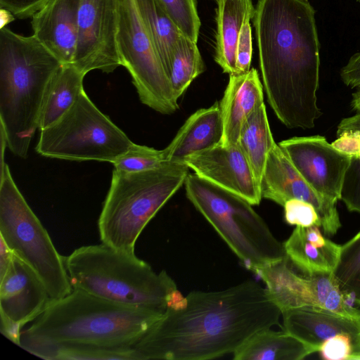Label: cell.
Wrapping results in <instances>:
<instances>
[{"label":"cell","instance_id":"40","mask_svg":"<svg viewBox=\"0 0 360 360\" xmlns=\"http://www.w3.org/2000/svg\"><path fill=\"white\" fill-rule=\"evenodd\" d=\"M0 243V277H1L10 265L14 254L2 238H1Z\"/></svg>","mask_w":360,"mask_h":360},{"label":"cell","instance_id":"18","mask_svg":"<svg viewBox=\"0 0 360 360\" xmlns=\"http://www.w3.org/2000/svg\"><path fill=\"white\" fill-rule=\"evenodd\" d=\"M283 330L319 351L328 339L338 334L351 337L354 350H360V320L347 318L328 310L302 307L282 312Z\"/></svg>","mask_w":360,"mask_h":360},{"label":"cell","instance_id":"5","mask_svg":"<svg viewBox=\"0 0 360 360\" xmlns=\"http://www.w3.org/2000/svg\"><path fill=\"white\" fill-rule=\"evenodd\" d=\"M63 261L72 290L112 302L165 313L181 295L166 271L103 243L79 247Z\"/></svg>","mask_w":360,"mask_h":360},{"label":"cell","instance_id":"20","mask_svg":"<svg viewBox=\"0 0 360 360\" xmlns=\"http://www.w3.org/2000/svg\"><path fill=\"white\" fill-rule=\"evenodd\" d=\"M283 246L289 261L309 276L333 274L341 249L317 226H296Z\"/></svg>","mask_w":360,"mask_h":360},{"label":"cell","instance_id":"10","mask_svg":"<svg viewBox=\"0 0 360 360\" xmlns=\"http://www.w3.org/2000/svg\"><path fill=\"white\" fill-rule=\"evenodd\" d=\"M117 46L121 64L128 70L141 101L171 115L179 109L170 81L139 15L135 0H116Z\"/></svg>","mask_w":360,"mask_h":360},{"label":"cell","instance_id":"17","mask_svg":"<svg viewBox=\"0 0 360 360\" xmlns=\"http://www.w3.org/2000/svg\"><path fill=\"white\" fill-rule=\"evenodd\" d=\"M80 2L81 0H48L32 16L33 35L61 64L72 63Z\"/></svg>","mask_w":360,"mask_h":360},{"label":"cell","instance_id":"2","mask_svg":"<svg viewBox=\"0 0 360 360\" xmlns=\"http://www.w3.org/2000/svg\"><path fill=\"white\" fill-rule=\"evenodd\" d=\"M262 84L288 128L310 129L317 105L320 43L308 0H258L252 17Z\"/></svg>","mask_w":360,"mask_h":360},{"label":"cell","instance_id":"3","mask_svg":"<svg viewBox=\"0 0 360 360\" xmlns=\"http://www.w3.org/2000/svg\"><path fill=\"white\" fill-rule=\"evenodd\" d=\"M163 314L72 290L52 300L22 332L20 347L27 352L58 345L134 347Z\"/></svg>","mask_w":360,"mask_h":360},{"label":"cell","instance_id":"30","mask_svg":"<svg viewBox=\"0 0 360 360\" xmlns=\"http://www.w3.org/2000/svg\"><path fill=\"white\" fill-rule=\"evenodd\" d=\"M167 162L164 150L133 143L112 164L118 171L138 172L160 167Z\"/></svg>","mask_w":360,"mask_h":360},{"label":"cell","instance_id":"8","mask_svg":"<svg viewBox=\"0 0 360 360\" xmlns=\"http://www.w3.org/2000/svg\"><path fill=\"white\" fill-rule=\"evenodd\" d=\"M0 238L40 279L52 300L72 290L63 256L19 191L4 158L1 160Z\"/></svg>","mask_w":360,"mask_h":360},{"label":"cell","instance_id":"36","mask_svg":"<svg viewBox=\"0 0 360 360\" xmlns=\"http://www.w3.org/2000/svg\"><path fill=\"white\" fill-rule=\"evenodd\" d=\"M48 0H0V7L10 11L17 18L25 19L38 11Z\"/></svg>","mask_w":360,"mask_h":360},{"label":"cell","instance_id":"26","mask_svg":"<svg viewBox=\"0 0 360 360\" xmlns=\"http://www.w3.org/2000/svg\"><path fill=\"white\" fill-rule=\"evenodd\" d=\"M135 1L139 15L169 78L174 48L179 37L183 34L158 0H135Z\"/></svg>","mask_w":360,"mask_h":360},{"label":"cell","instance_id":"22","mask_svg":"<svg viewBox=\"0 0 360 360\" xmlns=\"http://www.w3.org/2000/svg\"><path fill=\"white\" fill-rule=\"evenodd\" d=\"M214 60L224 73L236 75V47L245 20L253 17L252 0H217Z\"/></svg>","mask_w":360,"mask_h":360},{"label":"cell","instance_id":"44","mask_svg":"<svg viewBox=\"0 0 360 360\" xmlns=\"http://www.w3.org/2000/svg\"><path fill=\"white\" fill-rule=\"evenodd\" d=\"M357 1L360 4V0H357Z\"/></svg>","mask_w":360,"mask_h":360},{"label":"cell","instance_id":"16","mask_svg":"<svg viewBox=\"0 0 360 360\" xmlns=\"http://www.w3.org/2000/svg\"><path fill=\"white\" fill-rule=\"evenodd\" d=\"M184 162L200 177L259 205L262 197L250 164L237 143H221L189 155Z\"/></svg>","mask_w":360,"mask_h":360},{"label":"cell","instance_id":"7","mask_svg":"<svg viewBox=\"0 0 360 360\" xmlns=\"http://www.w3.org/2000/svg\"><path fill=\"white\" fill-rule=\"evenodd\" d=\"M184 185L188 199L248 269L255 273L287 257L283 243L246 200L195 173Z\"/></svg>","mask_w":360,"mask_h":360},{"label":"cell","instance_id":"11","mask_svg":"<svg viewBox=\"0 0 360 360\" xmlns=\"http://www.w3.org/2000/svg\"><path fill=\"white\" fill-rule=\"evenodd\" d=\"M288 262L286 257L255 272L264 282L267 292L281 312L314 307L360 320V310L347 302L333 274L301 276L290 268Z\"/></svg>","mask_w":360,"mask_h":360},{"label":"cell","instance_id":"39","mask_svg":"<svg viewBox=\"0 0 360 360\" xmlns=\"http://www.w3.org/2000/svg\"><path fill=\"white\" fill-rule=\"evenodd\" d=\"M345 131H360V112L354 116L344 118L338 126L337 135Z\"/></svg>","mask_w":360,"mask_h":360},{"label":"cell","instance_id":"12","mask_svg":"<svg viewBox=\"0 0 360 360\" xmlns=\"http://www.w3.org/2000/svg\"><path fill=\"white\" fill-rule=\"evenodd\" d=\"M116 0H81L72 64L85 75L110 73L122 65L117 46Z\"/></svg>","mask_w":360,"mask_h":360},{"label":"cell","instance_id":"14","mask_svg":"<svg viewBox=\"0 0 360 360\" xmlns=\"http://www.w3.org/2000/svg\"><path fill=\"white\" fill-rule=\"evenodd\" d=\"M278 145L302 178L320 195L335 202L351 158L328 143L324 136L292 137Z\"/></svg>","mask_w":360,"mask_h":360},{"label":"cell","instance_id":"4","mask_svg":"<svg viewBox=\"0 0 360 360\" xmlns=\"http://www.w3.org/2000/svg\"><path fill=\"white\" fill-rule=\"evenodd\" d=\"M60 65L33 34L0 29L1 136L16 156H27L46 86Z\"/></svg>","mask_w":360,"mask_h":360},{"label":"cell","instance_id":"15","mask_svg":"<svg viewBox=\"0 0 360 360\" xmlns=\"http://www.w3.org/2000/svg\"><path fill=\"white\" fill-rule=\"evenodd\" d=\"M259 186L262 198L281 206L291 199L311 204L319 215L325 234L333 236L340 228L337 202L317 193L299 174L278 143L269 153Z\"/></svg>","mask_w":360,"mask_h":360},{"label":"cell","instance_id":"13","mask_svg":"<svg viewBox=\"0 0 360 360\" xmlns=\"http://www.w3.org/2000/svg\"><path fill=\"white\" fill-rule=\"evenodd\" d=\"M52 300L33 270L13 257L0 277V331L20 346L22 328L37 319Z\"/></svg>","mask_w":360,"mask_h":360},{"label":"cell","instance_id":"23","mask_svg":"<svg viewBox=\"0 0 360 360\" xmlns=\"http://www.w3.org/2000/svg\"><path fill=\"white\" fill-rule=\"evenodd\" d=\"M86 75L72 63L61 64L50 78L42 98L38 129H46L59 120L84 91Z\"/></svg>","mask_w":360,"mask_h":360},{"label":"cell","instance_id":"1","mask_svg":"<svg viewBox=\"0 0 360 360\" xmlns=\"http://www.w3.org/2000/svg\"><path fill=\"white\" fill-rule=\"evenodd\" d=\"M281 314L266 289L252 280L219 291H194L168 307L134 347L143 360L214 359L279 325Z\"/></svg>","mask_w":360,"mask_h":360},{"label":"cell","instance_id":"33","mask_svg":"<svg viewBox=\"0 0 360 360\" xmlns=\"http://www.w3.org/2000/svg\"><path fill=\"white\" fill-rule=\"evenodd\" d=\"M283 207L284 218L288 224L301 227H321L319 215L311 204L302 200L291 199Z\"/></svg>","mask_w":360,"mask_h":360},{"label":"cell","instance_id":"9","mask_svg":"<svg viewBox=\"0 0 360 360\" xmlns=\"http://www.w3.org/2000/svg\"><path fill=\"white\" fill-rule=\"evenodd\" d=\"M132 143L84 91L59 120L40 130L36 150L51 158L112 163Z\"/></svg>","mask_w":360,"mask_h":360},{"label":"cell","instance_id":"37","mask_svg":"<svg viewBox=\"0 0 360 360\" xmlns=\"http://www.w3.org/2000/svg\"><path fill=\"white\" fill-rule=\"evenodd\" d=\"M331 143L340 152L350 157L360 155V131H345Z\"/></svg>","mask_w":360,"mask_h":360},{"label":"cell","instance_id":"27","mask_svg":"<svg viewBox=\"0 0 360 360\" xmlns=\"http://www.w3.org/2000/svg\"><path fill=\"white\" fill-rule=\"evenodd\" d=\"M205 70L197 42L181 35L172 55L169 79L176 101Z\"/></svg>","mask_w":360,"mask_h":360},{"label":"cell","instance_id":"41","mask_svg":"<svg viewBox=\"0 0 360 360\" xmlns=\"http://www.w3.org/2000/svg\"><path fill=\"white\" fill-rule=\"evenodd\" d=\"M15 19V16L10 11L4 8H0V29L6 27Z\"/></svg>","mask_w":360,"mask_h":360},{"label":"cell","instance_id":"35","mask_svg":"<svg viewBox=\"0 0 360 360\" xmlns=\"http://www.w3.org/2000/svg\"><path fill=\"white\" fill-rule=\"evenodd\" d=\"M251 17L248 18L240 32L236 47V69L237 74L248 72L251 68L252 55Z\"/></svg>","mask_w":360,"mask_h":360},{"label":"cell","instance_id":"19","mask_svg":"<svg viewBox=\"0 0 360 360\" xmlns=\"http://www.w3.org/2000/svg\"><path fill=\"white\" fill-rule=\"evenodd\" d=\"M263 84L258 72L229 75V81L219 103L223 122L221 143H238L243 124L250 115L264 104Z\"/></svg>","mask_w":360,"mask_h":360},{"label":"cell","instance_id":"21","mask_svg":"<svg viewBox=\"0 0 360 360\" xmlns=\"http://www.w3.org/2000/svg\"><path fill=\"white\" fill-rule=\"evenodd\" d=\"M223 122L219 103L201 108L186 120L171 143L164 148L167 161L184 162L185 158L221 143Z\"/></svg>","mask_w":360,"mask_h":360},{"label":"cell","instance_id":"24","mask_svg":"<svg viewBox=\"0 0 360 360\" xmlns=\"http://www.w3.org/2000/svg\"><path fill=\"white\" fill-rule=\"evenodd\" d=\"M317 352L311 346L283 330L270 328L252 335L234 353L236 360H301Z\"/></svg>","mask_w":360,"mask_h":360},{"label":"cell","instance_id":"42","mask_svg":"<svg viewBox=\"0 0 360 360\" xmlns=\"http://www.w3.org/2000/svg\"><path fill=\"white\" fill-rule=\"evenodd\" d=\"M351 106L354 110L357 112H360V86H359L356 91L352 94Z\"/></svg>","mask_w":360,"mask_h":360},{"label":"cell","instance_id":"25","mask_svg":"<svg viewBox=\"0 0 360 360\" xmlns=\"http://www.w3.org/2000/svg\"><path fill=\"white\" fill-rule=\"evenodd\" d=\"M275 143L264 103L246 120L238 141L259 185L269 153Z\"/></svg>","mask_w":360,"mask_h":360},{"label":"cell","instance_id":"32","mask_svg":"<svg viewBox=\"0 0 360 360\" xmlns=\"http://www.w3.org/2000/svg\"><path fill=\"white\" fill-rule=\"evenodd\" d=\"M340 200L349 211L360 213V155L351 158L344 177Z\"/></svg>","mask_w":360,"mask_h":360},{"label":"cell","instance_id":"31","mask_svg":"<svg viewBox=\"0 0 360 360\" xmlns=\"http://www.w3.org/2000/svg\"><path fill=\"white\" fill-rule=\"evenodd\" d=\"M181 33L197 42L200 20L196 0H158Z\"/></svg>","mask_w":360,"mask_h":360},{"label":"cell","instance_id":"34","mask_svg":"<svg viewBox=\"0 0 360 360\" xmlns=\"http://www.w3.org/2000/svg\"><path fill=\"white\" fill-rule=\"evenodd\" d=\"M354 350V342L347 334H338L326 340L319 352L326 360H348Z\"/></svg>","mask_w":360,"mask_h":360},{"label":"cell","instance_id":"38","mask_svg":"<svg viewBox=\"0 0 360 360\" xmlns=\"http://www.w3.org/2000/svg\"><path fill=\"white\" fill-rule=\"evenodd\" d=\"M342 82L352 87L360 86V52L354 54L341 69Z\"/></svg>","mask_w":360,"mask_h":360},{"label":"cell","instance_id":"28","mask_svg":"<svg viewBox=\"0 0 360 360\" xmlns=\"http://www.w3.org/2000/svg\"><path fill=\"white\" fill-rule=\"evenodd\" d=\"M29 352L49 360H143L134 347L58 345L34 349Z\"/></svg>","mask_w":360,"mask_h":360},{"label":"cell","instance_id":"6","mask_svg":"<svg viewBox=\"0 0 360 360\" xmlns=\"http://www.w3.org/2000/svg\"><path fill=\"white\" fill-rule=\"evenodd\" d=\"M189 167L184 162L138 172L113 170L98 220L101 242L135 252L136 242L160 208L184 184Z\"/></svg>","mask_w":360,"mask_h":360},{"label":"cell","instance_id":"43","mask_svg":"<svg viewBox=\"0 0 360 360\" xmlns=\"http://www.w3.org/2000/svg\"><path fill=\"white\" fill-rule=\"evenodd\" d=\"M348 360H360V350L352 352Z\"/></svg>","mask_w":360,"mask_h":360},{"label":"cell","instance_id":"29","mask_svg":"<svg viewBox=\"0 0 360 360\" xmlns=\"http://www.w3.org/2000/svg\"><path fill=\"white\" fill-rule=\"evenodd\" d=\"M333 275L341 290L350 293L360 304V230L341 245Z\"/></svg>","mask_w":360,"mask_h":360}]
</instances>
